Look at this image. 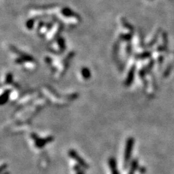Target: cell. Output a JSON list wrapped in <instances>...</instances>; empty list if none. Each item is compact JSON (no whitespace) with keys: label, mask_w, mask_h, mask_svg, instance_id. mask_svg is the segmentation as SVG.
Returning a JSON list of instances; mask_svg holds the SVG:
<instances>
[{"label":"cell","mask_w":174,"mask_h":174,"mask_svg":"<svg viewBox=\"0 0 174 174\" xmlns=\"http://www.w3.org/2000/svg\"><path fill=\"white\" fill-rule=\"evenodd\" d=\"M133 145V139H129L127 141V145H126V153H125V158H126V161L129 160L131 155V150L132 149Z\"/></svg>","instance_id":"obj_1"},{"label":"cell","mask_w":174,"mask_h":174,"mask_svg":"<svg viewBox=\"0 0 174 174\" xmlns=\"http://www.w3.org/2000/svg\"><path fill=\"white\" fill-rule=\"evenodd\" d=\"M70 154H71V155L72 156V157H73L74 159H76V160L80 164H81L82 166H84V167H87V165L85 164V163H84V161L82 159H81V158H79L78 157L79 156L78 155V154H76V152H73V151H71V152H70Z\"/></svg>","instance_id":"obj_2"},{"label":"cell","mask_w":174,"mask_h":174,"mask_svg":"<svg viewBox=\"0 0 174 174\" xmlns=\"http://www.w3.org/2000/svg\"><path fill=\"white\" fill-rule=\"evenodd\" d=\"M110 164L111 165V167H112V174H118V172L117 169H116L115 162V160H114V159L110 160Z\"/></svg>","instance_id":"obj_3"},{"label":"cell","mask_w":174,"mask_h":174,"mask_svg":"<svg viewBox=\"0 0 174 174\" xmlns=\"http://www.w3.org/2000/svg\"><path fill=\"white\" fill-rule=\"evenodd\" d=\"M82 74H83V76L85 78H89L91 75L90 72H89L88 68H84V69L82 70Z\"/></svg>","instance_id":"obj_4"},{"label":"cell","mask_w":174,"mask_h":174,"mask_svg":"<svg viewBox=\"0 0 174 174\" xmlns=\"http://www.w3.org/2000/svg\"><path fill=\"white\" fill-rule=\"evenodd\" d=\"M78 174H84V173H83V172H82V173H79Z\"/></svg>","instance_id":"obj_5"}]
</instances>
